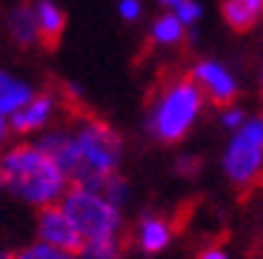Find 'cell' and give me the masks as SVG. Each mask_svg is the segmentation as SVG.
<instances>
[{
  "label": "cell",
  "mask_w": 263,
  "mask_h": 259,
  "mask_svg": "<svg viewBox=\"0 0 263 259\" xmlns=\"http://www.w3.org/2000/svg\"><path fill=\"white\" fill-rule=\"evenodd\" d=\"M203 109V89L197 85L195 77H178L172 80L163 91L160 100L152 109L149 128L155 140L160 143H178L189 134L192 123L197 120Z\"/></svg>",
  "instance_id": "cell-3"
},
{
  "label": "cell",
  "mask_w": 263,
  "mask_h": 259,
  "mask_svg": "<svg viewBox=\"0 0 263 259\" xmlns=\"http://www.w3.org/2000/svg\"><path fill=\"white\" fill-rule=\"evenodd\" d=\"M192 77L197 80V85H200V89L212 97V103H217V105H226V103H232V100L237 97L235 77H232L220 63H215V60L197 63L195 72H192Z\"/></svg>",
  "instance_id": "cell-7"
},
{
  "label": "cell",
  "mask_w": 263,
  "mask_h": 259,
  "mask_svg": "<svg viewBox=\"0 0 263 259\" xmlns=\"http://www.w3.org/2000/svg\"><path fill=\"white\" fill-rule=\"evenodd\" d=\"M6 137V123H3V114H0V140Z\"/></svg>",
  "instance_id": "cell-23"
},
{
  "label": "cell",
  "mask_w": 263,
  "mask_h": 259,
  "mask_svg": "<svg viewBox=\"0 0 263 259\" xmlns=\"http://www.w3.org/2000/svg\"><path fill=\"white\" fill-rule=\"evenodd\" d=\"M52 105H54L52 94H37V97H32L23 109H17L12 114V128L23 134V131H32V128L46 125L49 114H52Z\"/></svg>",
  "instance_id": "cell-9"
},
{
  "label": "cell",
  "mask_w": 263,
  "mask_h": 259,
  "mask_svg": "<svg viewBox=\"0 0 263 259\" xmlns=\"http://www.w3.org/2000/svg\"><path fill=\"white\" fill-rule=\"evenodd\" d=\"M172 240V228L166 220H146L140 225V248L146 253H160Z\"/></svg>",
  "instance_id": "cell-13"
},
{
  "label": "cell",
  "mask_w": 263,
  "mask_h": 259,
  "mask_svg": "<svg viewBox=\"0 0 263 259\" xmlns=\"http://www.w3.org/2000/svg\"><path fill=\"white\" fill-rule=\"evenodd\" d=\"M37 233L46 245H54L69 253H80L86 245V240L80 236L72 217L63 211V205H43L40 220H37Z\"/></svg>",
  "instance_id": "cell-6"
},
{
  "label": "cell",
  "mask_w": 263,
  "mask_h": 259,
  "mask_svg": "<svg viewBox=\"0 0 263 259\" xmlns=\"http://www.w3.org/2000/svg\"><path fill=\"white\" fill-rule=\"evenodd\" d=\"M12 34L20 46H32L34 37L40 34L37 29V14L32 12L29 6H17L12 12Z\"/></svg>",
  "instance_id": "cell-15"
},
{
  "label": "cell",
  "mask_w": 263,
  "mask_h": 259,
  "mask_svg": "<svg viewBox=\"0 0 263 259\" xmlns=\"http://www.w3.org/2000/svg\"><path fill=\"white\" fill-rule=\"evenodd\" d=\"M263 17V0H223V20L235 32H249Z\"/></svg>",
  "instance_id": "cell-10"
},
{
  "label": "cell",
  "mask_w": 263,
  "mask_h": 259,
  "mask_svg": "<svg viewBox=\"0 0 263 259\" xmlns=\"http://www.w3.org/2000/svg\"><path fill=\"white\" fill-rule=\"evenodd\" d=\"M37 29H40V40L46 49H54L60 43V34L66 29V17L58 6H54L52 0H40L37 3Z\"/></svg>",
  "instance_id": "cell-11"
},
{
  "label": "cell",
  "mask_w": 263,
  "mask_h": 259,
  "mask_svg": "<svg viewBox=\"0 0 263 259\" xmlns=\"http://www.w3.org/2000/svg\"><path fill=\"white\" fill-rule=\"evenodd\" d=\"M78 151H80V168L74 171L72 182L86 191L103 194L106 182L115 177L120 160V137L112 125L103 120H86L78 131Z\"/></svg>",
  "instance_id": "cell-2"
},
{
  "label": "cell",
  "mask_w": 263,
  "mask_h": 259,
  "mask_svg": "<svg viewBox=\"0 0 263 259\" xmlns=\"http://www.w3.org/2000/svg\"><path fill=\"white\" fill-rule=\"evenodd\" d=\"M40 148L46 151L60 168H63L66 177H74V171L80 168V151H78V140L69 137L66 131H52L40 140Z\"/></svg>",
  "instance_id": "cell-8"
},
{
  "label": "cell",
  "mask_w": 263,
  "mask_h": 259,
  "mask_svg": "<svg viewBox=\"0 0 263 259\" xmlns=\"http://www.w3.org/2000/svg\"><path fill=\"white\" fill-rule=\"evenodd\" d=\"M29 100H32V91H29L26 85L0 72V114H14V111L23 109Z\"/></svg>",
  "instance_id": "cell-12"
},
{
  "label": "cell",
  "mask_w": 263,
  "mask_h": 259,
  "mask_svg": "<svg viewBox=\"0 0 263 259\" xmlns=\"http://www.w3.org/2000/svg\"><path fill=\"white\" fill-rule=\"evenodd\" d=\"M80 259H120V245L118 236L115 240H98V242H86Z\"/></svg>",
  "instance_id": "cell-16"
},
{
  "label": "cell",
  "mask_w": 263,
  "mask_h": 259,
  "mask_svg": "<svg viewBox=\"0 0 263 259\" xmlns=\"http://www.w3.org/2000/svg\"><path fill=\"white\" fill-rule=\"evenodd\" d=\"M197 259H229L223 248H206V251L197 253Z\"/></svg>",
  "instance_id": "cell-21"
},
{
  "label": "cell",
  "mask_w": 263,
  "mask_h": 259,
  "mask_svg": "<svg viewBox=\"0 0 263 259\" xmlns=\"http://www.w3.org/2000/svg\"><path fill=\"white\" fill-rule=\"evenodd\" d=\"M0 259H14V256H0Z\"/></svg>",
  "instance_id": "cell-24"
},
{
  "label": "cell",
  "mask_w": 263,
  "mask_h": 259,
  "mask_svg": "<svg viewBox=\"0 0 263 259\" xmlns=\"http://www.w3.org/2000/svg\"><path fill=\"white\" fill-rule=\"evenodd\" d=\"M243 120H246L243 109H226L223 117H220V123H223L226 128H240V125H243Z\"/></svg>",
  "instance_id": "cell-19"
},
{
  "label": "cell",
  "mask_w": 263,
  "mask_h": 259,
  "mask_svg": "<svg viewBox=\"0 0 263 259\" xmlns=\"http://www.w3.org/2000/svg\"><path fill=\"white\" fill-rule=\"evenodd\" d=\"M223 171L235 185H255L263 177V117L237 128L223 154Z\"/></svg>",
  "instance_id": "cell-5"
},
{
  "label": "cell",
  "mask_w": 263,
  "mask_h": 259,
  "mask_svg": "<svg viewBox=\"0 0 263 259\" xmlns=\"http://www.w3.org/2000/svg\"><path fill=\"white\" fill-rule=\"evenodd\" d=\"M160 3H163V6H172V9H178L180 3H183V0H160Z\"/></svg>",
  "instance_id": "cell-22"
},
{
  "label": "cell",
  "mask_w": 263,
  "mask_h": 259,
  "mask_svg": "<svg viewBox=\"0 0 263 259\" xmlns=\"http://www.w3.org/2000/svg\"><path fill=\"white\" fill-rule=\"evenodd\" d=\"M186 34V23L178 14H160L152 23V40L158 46H178Z\"/></svg>",
  "instance_id": "cell-14"
},
{
  "label": "cell",
  "mask_w": 263,
  "mask_h": 259,
  "mask_svg": "<svg viewBox=\"0 0 263 259\" xmlns=\"http://www.w3.org/2000/svg\"><path fill=\"white\" fill-rule=\"evenodd\" d=\"M0 177L9 191L34 205H52L66 188V174L46 151L17 145L0 157Z\"/></svg>",
  "instance_id": "cell-1"
},
{
  "label": "cell",
  "mask_w": 263,
  "mask_h": 259,
  "mask_svg": "<svg viewBox=\"0 0 263 259\" xmlns=\"http://www.w3.org/2000/svg\"><path fill=\"white\" fill-rule=\"evenodd\" d=\"M63 211L72 217V222L78 225L80 236L86 242L98 240H115L120 228V214L118 205L112 200H106L98 191H86V188L74 185L69 194L63 197Z\"/></svg>",
  "instance_id": "cell-4"
},
{
  "label": "cell",
  "mask_w": 263,
  "mask_h": 259,
  "mask_svg": "<svg viewBox=\"0 0 263 259\" xmlns=\"http://www.w3.org/2000/svg\"><path fill=\"white\" fill-rule=\"evenodd\" d=\"M120 14H123V20H138L140 0H120Z\"/></svg>",
  "instance_id": "cell-20"
},
{
  "label": "cell",
  "mask_w": 263,
  "mask_h": 259,
  "mask_svg": "<svg viewBox=\"0 0 263 259\" xmlns=\"http://www.w3.org/2000/svg\"><path fill=\"white\" fill-rule=\"evenodd\" d=\"M14 259H78V256L69 253V251H60V248H54V245L40 242V245H32V248H26V251H20Z\"/></svg>",
  "instance_id": "cell-17"
},
{
  "label": "cell",
  "mask_w": 263,
  "mask_h": 259,
  "mask_svg": "<svg viewBox=\"0 0 263 259\" xmlns=\"http://www.w3.org/2000/svg\"><path fill=\"white\" fill-rule=\"evenodd\" d=\"M175 14L183 20L186 26H192V23H197V20H200V14H203V12H200V6H197L195 0H183V3L175 9Z\"/></svg>",
  "instance_id": "cell-18"
}]
</instances>
